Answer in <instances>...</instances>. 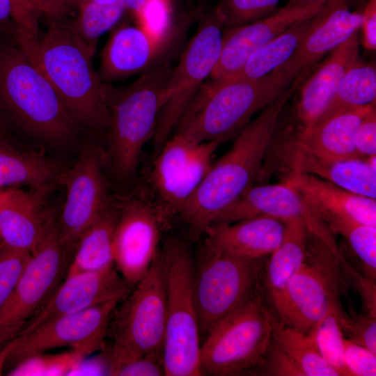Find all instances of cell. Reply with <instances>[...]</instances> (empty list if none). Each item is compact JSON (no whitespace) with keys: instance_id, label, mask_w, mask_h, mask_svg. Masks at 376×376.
<instances>
[{"instance_id":"obj_1","label":"cell","mask_w":376,"mask_h":376,"mask_svg":"<svg viewBox=\"0 0 376 376\" xmlns=\"http://www.w3.org/2000/svg\"><path fill=\"white\" fill-rule=\"evenodd\" d=\"M301 84L300 80L293 81L269 103L241 130L230 150L212 165L178 213L194 230L205 233L225 208L253 186L283 109Z\"/></svg>"},{"instance_id":"obj_2","label":"cell","mask_w":376,"mask_h":376,"mask_svg":"<svg viewBox=\"0 0 376 376\" xmlns=\"http://www.w3.org/2000/svg\"><path fill=\"white\" fill-rule=\"evenodd\" d=\"M47 78L81 130L107 132L109 115L104 83L94 70L95 51L63 20L49 19L47 31L34 44H15Z\"/></svg>"},{"instance_id":"obj_3","label":"cell","mask_w":376,"mask_h":376,"mask_svg":"<svg viewBox=\"0 0 376 376\" xmlns=\"http://www.w3.org/2000/svg\"><path fill=\"white\" fill-rule=\"evenodd\" d=\"M0 112L42 143L65 148L79 127L42 72L14 43L0 47Z\"/></svg>"},{"instance_id":"obj_4","label":"cell","mask_w":376,"mask_h":376,"mask_svg":"<svg viewBox=\"0 0 376 376\" xmlns=\"http://www.w3.org/2000/svg\"><path fill=\"white\" fill-rule=\"evenodd\" d=\"M173 67L167 61L146 70L130 85L115 88L104 83L109 121L104 164L117 179L132 180L143 147L153 138Z\"/></svg>"},{"instance_id":"obj_5","label":"cell","mask_w":376,"mask_h":376,"mask_svg":"<svg viewBox=\"0 0 376 376\" xmlns=\"http://www.w3.org/2000/svg\"><path fill=\"white\" fill-rule=\"evenodd\" d=\"M291 84L274 71L258 79L213 80L198 91L178 123L177 132L198 142H224Z\"/></svg>"},{"instance_id":"obj_6","label":"cell","mask_w":376,"mask_h":376,"mask_svg":"<svg viewBox=\"0 0 376 376\" xmlns=\"http://www.w3.org/2000/svg\"><path fill=\"white\" fill-rule=\"evenodd\" d=\"M160 251L164 269L166 324L163 345L164 375H203L201 338L194 300L195 265L187 244L171 237Z\"/></svg>"},{"instance_id":"obj_7","label":"cell","mask_w":376,"mask_h":376,"mask_svg":"<svg viewBox=\"0 0 376 376\" xmlns=\"http://www.w3.org/2000/svg\"><path fill=\"white\" fill-rule=\"evenodd\" d=\"M120 303L113 312L108 327L113 340L108 375L136 357L163 352L166 297L160 249L147 273Z\"/></svg>"},{"instance_id":"obj_8","label":"cell","mask_w":376,"mask_h":376,"mask_svg":"<svg viewBox=\"0 0 376 376\" xmlns=\"http://www.w3.org/2000/svg\"><path fill=\"white\" fill-rule=\"evenodd\" d=\"M265 295L242 306L210 329L201 345L202 375H235L263 364L272 339L271 308Z\"/></svg>"},{"instance_id":"obj_9","label":"cell","mask_w":376,"mask_h":376,"mask_svg":"<svg viewBox=\"0 0 376 376\" xmlns=\"http://www.w3.org/2000/svg\"><path fill=\"white\" fill-rule=\"evenodd\" d=\"M343 278L340 261L308 233L303 264L285 288L269 299L284 324L306 334L330 308L343 311Z\"/></svg>"},{"instance_id":"obj_10","label":"cell","mask_w":376,"mask_h":376,"mask_svg":"<svg viewBox=\"0 0 376 376\" xmlns=\"http://www.w3.org/2000/svg\"><path fill=\"white\" fill-rule=\"evenodd\" d=\"M266 259L243 258L206 246L195 265L194 284L201 342L218 321L265 295L262 275Z\"/></svg>"},{"instance_id":"obj_11","label":"cell","mask_w":376,"mask_h":376,"mask_svg":"<svg viewBox=\"0 0 376 376\" xmlns=\"http://www.w3.org/2000/svg\"><path fill=\"white\" fill-rule=\"evenodd\" d=\"M71 258L50 221L0 311V347L16 338L65 277Z\"/></svg>"},{"instance_id":"obj_12","label":"cell","mask_w":376,"mask_h":376,"mask_svg":"<svg viewBox=\"0 0 376 376\" xmlns=\"http://www.w3.org/2000/svg\"><path fill=\"white\" fill-rule=\"evenodd\" d=\"M224 29V18L217 5L201 19L179 64L173 68L166 91V102L152 138L156 153L168 140L201 84L217 63Z\"/></svg>"},{"instance_id":"obj_13","label":"cell","mask_w":376,"mask_h":376,"mask_svg":"<svg viewBox=\"0 0 376 376\" xmlns=\"http://www.w3.org/2000/svg\"><path fill=\"white\" fill-rule=\"evenodd\" d=\"M104 166L100 148L86 141L74 165L65 168L58 178L57 182L65 189V201L57 216L58 235L71 259L81 237L111 203Z\"/></svg>"},{"instance_id":"obj_14","label":"cell","mask_w":376,"mask_h":376,"mask_svg":"<svg viewBox=\"0 0 376 376\" xmlns=\"http://www.w3.org/2000/svg\"><path fill=\"white\" fill-rule=\"evenodd\" d=\"M221 140L198 142L176 132L157 153L150 182L162 214L178 213L212 164Z\"/></svg>"},{"instance_id":"obj_15","label":"cell","mask_w":376,"mask_h":376,"mask_svg":"<svg viewBox=\"0 0 376 376\" xmlns=\"http://www.w3.org/2000/svg\"><path fill=\"white\" fill-rule=\"evenodd\" d=\"M113 203L117 211L113 265L132 288L147 273L158 252L162 213L141 199L125 198Z\"/></svg>"},{"instance_id":"obj_16","label":"cell","mask_w":376,"mask_h":376,"mask_svg":"<svg viewBox=\"0 0 376 376\" xmlns=\"http://www.w3.org/2000/svg\"><path fill=\"white\" fill-rule=\"evenodd\" d=\"M118 304L116 301H106L59 316L28 334L17 336L8 362L14 366L35 354L65 347L84 350L88 354L101 349L111 315Z\"/></svg>"},{"instance_id":"obj_17","label":"cell","mask_w":376,"mask_h":376,"mask_svg":"<svg viewBox=\"0 0 376 376\" xmlns=\"http://www.w3.org/2000/svg\"><path fill=\"white\" fill-rule=\"evenodd\" d=\"M259 216L285 221L291 219L301 220L308 233L323 242L338 261L345 260L334 235L301 196L285 182L252 186L225 208L212 225L231 224Z\"/></svg>"},{"instance_id":"obj_18","label":"cell","mask_w":376,"mask_h":376,"mask_svg":"<svg viewBox=\"0 0 376 376\" xmlns=\"http://www.w3.org/2000/svg\"><path fill=\"white\" fill-rule=\"evenodd\" d=\"M356 0H327L292 54L273 71L292 83L305 81L320 60L359 31L362 12L351 10Z\"/></svg>"},{"instance_id":"obj_19","label":"cell","mask_w":376,"mask_h":376,"mask_svg":"<svg viewBox=\"0 0 376 376\" xmlns=\"http://www.w3.org/2000/svg\"><path fill=\"white\" fill-rule=\"evenodd\" d=\"M132 289L114 267L65 276L18 336L28 334L59 316L106 301L120 303Z\"/></svg>"},{"instance_id":"obj_20","label":"cell","mask_w":376,"mask_h":376,"mask_svg":"<svg viewBox=\"0 0 376 376\" xmlns=\"http://www.w3.org/2000/svg\"><path fill=\"white\" fill-rule=\"evenodd\" d=\"M327 0L297 8L283 6L271 15L241 26L224 29L219 58L210 77L213 80L237 72L250 55L298 21L315 15Z\"/></svg>"},{"instance_id":"obj_21","label":"cell","mask_w":376,"mask_h":376,"mask_svg":"<svg viewBox=\"0 0 376 376\" xmlns=\"http://www.w3.org/2000/svg\"><path fill=\"white\" fill-rule=\"evenodd\" d=\"M54 184V183H53ZM53 184L39 188L11 187L0 197V238L6 245L31 252L56 216L48 201Z\"/></svg>"},{"instance_id":"obj_22","label":"cell","mask_w":376,"mask_h":376,"mask_svg":"<svg viewBox=\"0 0 376 376\" xmlns=\"http://www.w3.org/2000/svg\"><path fill=\"white\" fill-rule=\"evenodd\" d=\"M285 227V221L269 216L214 224L205 232L206 246L235 256L259 259L270 255L280 245Z\"/></svg>"},{"instance_id":"obj_23","label":"cell","mask_w":376,"mask_h":376,"mask_svg":"<svg viewBox=\"0 0 376 376\" xmlns=\"http://www.w3.org/2000/svg\"><path fill=\"white\" fill-rule=\"evenodd\" d=\"M358 31L331 51L301 84L297 113L304 126L315 123L325 111L345 74L359 58Z\"/></svg>"},{"instance_id":"obj_24","label":"cell","mask_w":376,"mask_h":376,"mask_svg":"<svg viewBox=\"0 0 376 376\" xmlns=\"http://www.w3.org/2000/svg\"><path fill=\"white\" fill-rule=\"evenodd\" d=\"M375 105L350 108L311 126H304L295 139L294 146L325 160L363 159L355 148V135L361 120Z\"/></svg>"},{"instance_id":"obj_25","label":"cell","mask_w":376,"mask_h":376,"mask_svg":"<svg viewBox=\"0 0 376 376\" xmlns=\"http://www.w3.org/2000/svg\"><path fill=\"white\" fill-rule=\"evenodd\" d=\"M285 183L295 189L316 214L345 215L376 227V201L357 195L315 175L292 171Z\"/></svg>"},{"instance_id":"obj_26","label":"cell","mask_w":376,"mask_h":376,"mask_svg":"<svg viewBox=\"0 0 376 376\" xmlns=\"http://www.w3.org/2000/svg\"><path fill=\"white\" fill-rule=\"evenodd\" d=\"M164 43L139 27L124 26L111 36L101 54L98 75L104 83L148 68Z\"/></svg>"},{"instance_id":"obj_27","label":"cell","mask_w":376,"mask_h":376,"mask_svg":"<svg viewBox=\"0 0 376 376\" xmlns=\"http://www.w3.org/2000/svg\"><path fill=\"white\" fill-rule=\"evenodd\" d=\"M290 165L292 171L308 173L353 194L376 198V167L368 158L325 160L296 148Z\"/></svg>"},{"instance_id":"obj_28","label":"cell","mask_w":376,"mask_h":376,"mask_svg":"<svg viewBox=\"0 0 376 376\" xmlns=\"http://www.w3.org/2000/svg\"><path fill=\"white\" fill-rule=\"evenodd\" d=\"M58 160L0 140V187L39 188L57 182L65 170Z\"/></svg>"},{"instance_id":"obj_29","label":"cell","mask_w":376,"mask_h":376,"mask_svg":"<svg viewBox=\"0 0 376 376\" xmlns=\"http://www.w3.org/2000/svg\"><path fill=\"white\" fill-rule=\"evenodd\" d=\"M308 235V231L301 220L285 221L283 240L267 258L263 266L262 282L268 298L280 292L303 264Z\"/></svg>"},{"instance_id":"obj_30","label":"cell","mask_w":376,"mask_h":376,"mask_svg":"<svg viewBox=\"0 0 376 376\" xmlns=\"http://www.w3.org/2000/svg\"><path fill=\"white\" fill-rule=\"evenodd\" d=\"M116 218V208L111 199L110 205L79 239L65 276L114 267L112 241Z\"/></svg>"},{"instance_id":"obj_31","label":"cell","mask_w":376,"mask_h":376,"mask_svg":"<svg viewBox=\"0 0 376 376\" xmlns=\"http://www.w3.org/2000/svg\"><path fill=\"white\" fill-rule=\"evenodd\" d=\"M312 17L297 22L257 49L237 72L221 79H258L272 72L292 54L307 32Z\"/></svg>"},{"instance_id":"obj_32","label":"cell","mask_w":376,"mask_h":376,"mask_svg":"<svg viewBox=\"0 0 376 376\" xmlns=\"http://www.w3.org/2000/svg\"><path fill=\"white\" fill-rule=\"evenodd\" d=\"M375 65L359 59L345 74L318 121L350 108L375 104Z\"/></svg>"},{"instance_id":"obj_33","label":"cell","mask_w":376,"mask_h":376,"mask_svg":"<svg viewBox=\"0 0 376 376\" xmlns=\"http://www.w3.org/2000/svg\"><path fill=\"white\" fill-rule=\"evenodd\" d=\"M318 216L330 231L340 235L357 258L362 274L376 280V227L362 224L349 216L321 212Z\"/></svg>"},{"instance_id":"obj_34","label":"cell","mask_w":376,"mask_h":376,"mask_svg":"<svg viewBox=\"0 0 376 376\" xmlns=\"http://www.w3.org/2000/svg\"><path fill=\"white\" fill-rule=\"evenodd\" d=\"M272 339L301 367L306 376H339L306 334L284 324L270 309Z\"/></svg>"},{"instance_id":"obj_35","label":"cell","mask_w":376,"mask_h":376,"mask_svg":"<svg viewBox=\"0 0 376 376\" xmlns=\"http://www.w3.org/2000/svg\"><path fill=\"white\" fill-rule=\"evenodd\" d=\"M77 8V16L68 24L80 40L95 51L98 38L120 19L125 6L122 0L113 4L84 1Z\"/></svg>"},{"instance_id":"obj_36","label":"cell","mask_w":376,"mask_h":376,"mask_svg":"<svg viewBox=\"0 0 376 376\" xmlns=\"http://www.w3.org/2000/svg\"><path fill=\"white\" fill-rule=\"evenodd\" d=\"M343 311L331 308L306 334L324 360L335 369L339 376H352L343 358V335L338 316Z\"/></svg>"},{"instance_id":"obj_37","label":"cell","mask_w":376,"mask_h":376,"mask_svg":"<svg viewBox=\"0 0 376 376\" xmlns=\"http://www.w3.org/2000/svg\"><path fill=\"white\" fill-rule=\"evenodd\" d=\"M88 354L84 350L70 349L57 354L40 352L26 357L8 373L10 376L65 375L78 368Z\"/></svg>"},{"instance_id":"obj_38","label":"cell","mask_w":376,"mask_h":376,"mask_svg":"<svg viewBox=\"0 0 376 376\" xmlns=\"http://www.w3.org/2000/svg\"><path fill=\"white\" fill-rule=\"evenodd\" d=\"M280 0H219L224 29L244 26L265 18L276 10Z\"/></svg>"},{"instance_id":"obj_39","label":"cell","mask_w":376,"mask_h":376,"mask_svg":"<svg viewBox=\"0 0 376 376\" xmlns=\"http://www.w3.org/2000/svg\"><path fill=\"white\" fill-rule=\"evenodd\" d=\"M31 256L0 241V311Z\"/></svg>"},{"instance_id":"obj_40","label":"cell","mask_w":376,"mask_h":376,"mask_svg":"<svg viewBox=\"0 0 376 376\" xmlns=\"http://www.w3.org/2000/svg\"><path fill=\"white\" fill-rule=\"evenodd\" d=\"M169 13L167 0H149L136 15L141 29L157 41L165 43Z\"/></svg>"},{"instance_id":"obj_41","label":"cell","mask_w":376,"mask_h":376,"mask_svg":"<svg viewBox=\"0 0 376 376\" xmlns=\"http://www.w3.org/2000/svg\"><path fill=\"white\" fill-rule=\"evenodd\" d=\"M338 323L345 338L376 354V317L361 313L350 318L345 314L338 316Z\"/></svg>"},{"instance_id":"obj_42","label":"cell","mask_w":376,"mask_h":376,"mask_svg":"<svg viewBox=\"0 0 376 376\" xmlns=\"http://www.w3.org/2000/svg\"><path fill=\"white\" fill-rule=\"evenodd\" d=\"M15 24L14 33L30 42L39 40V17L42 15L36 0H10Z\"/></svg>"},{"instance_id":"obj_43","label":"cell","mask_w":376,"mask_h":376,"mask_svg":"<svg viewBox=\"0 0 376 376\" xmlns=\"http://www.w3.org/2000/svg\"><path fill=\"white\" fill-rule=\"evenodd\" d=\"M255 373L263 376H306L299 364L272 338L263 363Z\"/></svg>"},{"instance_id":"obj_44","label":"cell","mask_w":376,"mask_h":376,"mask_svg":"<svg viewBox=\"0 0 376 376\" xmlns=\"http://www.w3.org/2000/svg\"><path fill=\"white\" fill-rule=\"evenodd\" d=\"M340 267L343 277L350 281L361 298L362 313L376 317L375 281L364 276L346 260L340 262Z\"/></svg>"},{"instance_id":"obj_45","label":"cell","mask_w":376,"mask_h":376,"mask_svg":"<svg viewBox=\"0 0 376 376\" xmlns=\"http://www.w3.org/2000/svg\"><path fill=\"white\" fill-rule=\"evenodd\" d=\"M109 375H164L163 352H154L136 357L113 369Z\"/></svg>"},{"instance_id":"obj_46","label":"cell","mask_w":376,"mask_h":376,"mask_svg":"<svg viewBox=\"0 0 376 376\" xmlns=\"http://www.w3.org/2000/svg\"><path fill=\"white\" fill-rule=\"evenodd\" d=\"M343 358L352 376H375L376 354L343 336Z\"/></svg>"},{"instance_id":"obj_47","label":"cell","mask_w":376,"mask_h":376,"mask_svg":"<svg viewBox=\"0 0 376 376\" xmlns=\"http://www.w3.org/2000/svg\"><path fill=\"white\" fill-rule=\"evenodd\" d=\"M355 148L363 159L376 155V109L375 105L364 116L355 135Z\"/></svg>"},{"instance_id":"obj_48","label":"cell","mask_w":376,"mask_h":376,"mask_svg":"<svg viewBox=\"0 0 376 376\" xmlns=\"http://www.w3.org/2000/svg\"><path fill=\"white\" fill-rule=\"evenodd\" d=\"M362 43L368 50L376 48V0H368L362 10Z\"/></svg>"},{"instance_id":"obj_49","label":"cell","mask_w":376,"mask_h":376,"mask_svg":"<svg viewBox=\"0 0 376 376\" xmlns=\"http://www.w3.org/2000/svg\"><path fill=\"white\" fill-rule=\"evenodd\" d=\"M42 15L48 19L63 20L74 8H77L79 0H36Z\"/></svg>"},{"instance_id":"obj_50","label":"cell","mask_w":376,"mask_h":376,"mask_svg":"<svg viewBox=\"0 0 376 376\" xmlns=\"http://www.w3.org/2000/svg\"><path fill=\"white\" fill-rule=\"evenodd\" d=\"M12 17V7L10 0H0V30L6 28Z\"/></svg>"},{"instance_id":"obj_51","label":"cell","mask_w":376,"mask_h":376,"mask_svg":"<svg viewBox=\"0 0 376 376\" xmlns=\"http://www.w3.org/2000/svg\"><path fill=\"white\" fill-rule=\"evenodd\" d=\"M15 344V339H13L0 347V375L2 374V370L8 362Z\"/></svg>"},{"instance_id":"obj_52","label":"cell","mask_w":376,"mask_h":376,"mask_svg":"<svg viewBox=\"0 0 376 376\" xmlns=\"http://www.w3.org/2000/svg\"><path fill=\"white\" fill-rule=\"evenodd\" d=\"M125 8H128L135 13L149 1V0H122Z\"/></svg>"},{"instance_id":"obj_53","label":"cell","mask_w":376,"mask_h":376,"mask_svg":"<svg viewBox=\"0 0 376 376\" xmlns=\"http://www.w3.org/2000/svg\"><path fill=\"white\" fill-rule=\"evenodd\" d=\"M318 0H288V3L284 6L286 8H297L306 6L313 3Z\"/></svg>"},{"instance_id":"obj_54","label":"cell","mask_w":376,"mask_h":376,"mask_svg":"<svg viewBox=\"0 0 376 376\" xmlns=\"http://www.w3.org/2000/svg\"><path fill=\"white\" fill-rule=\"evenodd\" d=\"M0 140L12 142L8 136L6 125L0 112Z\"/></svg>"},{"instance_id":"obj_55","label":"cell","mask_w":376,"mask_h":376,"mask_svg":"<svg viewBox=\"0 0 376 376\" xmlns=\"http://www.w3.org/2000/svg\"><path fill=\"white\" fill-rule=\"evenodd\" d=\"M84 1H89L92 2L97 3H101V4H113V3L120 1V0H79V3Z\"/></svg>"},{"instance_id":"obj_56","label":"cell","mask_w":376,"mask_h":376,"mask_svg":"<svg viewBox=\"0 0 376 376\" xmlns=\"http://www.w3.org/2000/svg\"><path fill=\"white\" fill-rule=\"evenodd\" d=\"M1 192H2V191H0V197H1Z\"/></svg>"},{"instance_id":"obj_57","label":"cell","mask_w":376,"mask_h":376,"mask_svg":"<svg viewBox=\"0 0 376 376\" xmlns=\"http://www.w3.org/2000/svg\"><path fill=\"white\" fill-rule=\"evenodd\" d=\"M0 241H1V238H0Z\"/></svg>"}]
</instances>
